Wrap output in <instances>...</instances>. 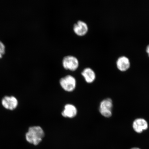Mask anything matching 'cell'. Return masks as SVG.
<instances>
[{"label": "cell", "instance_id": "obj_1", "mask_svg": "<svg viewBox=\"0 0 149 149\" xmlns=\"http://www.w3.org/2000/svg\"><path fill=\"white\" fill-rule=\"evenodd\" d=\"M45 136L43 130L39 126L31 127L26 134L27 141L31 144L37 145L41 142Z\"/></svg>", "mask_w": 149, "mask_h": 149}, {"label": "cell", "instance_id": "obj_2", "mask_svg": "<svg viewBox=\"0 0 149 149\" xmlns=\"http://www.w3.org/2000/svg\"><path fill=\"white\" fill-rule=\"evenodd\" d=\"M59 83L61 87L66 92H72L76 88V80L73 76L69 74L61 78Z\"/></svg>", "mask_w": 149, "mask_h": 149}, {"label": "cell", "instance_id": "obj_3", "mask_svg": "<svg viewBox=\"0 0 149 149\" xmlns=\"http://www.w3.org/2000/svg\"><path fill=\"white\" fill-rule=\"evenodd\" d=\"M113 102L111 98L104 100L100 102L99 111L102 116L109 118L112 114Z\"/></svg>", "mask_w": 149, "mask_h": 149}, {"label": "cell", "instance_id": "obj_4", "mask_svg": "<svg viewBox=\"0 0 149 149\" xmlns=\"http://www.w3.org/2000/svg\"><path fill=\"white\" fill-rule=\"evenodd\" d=\"M62 64L65 69L74 71L79 67V63L77 57L74 56L68 55L63 58Z\"/></svg>", "mask_w": 149, "mask_h": 149}, {"label": "cell", "instance_id": "obj_5", "mask_svg": "<svg viewBox=\"0 0 149 149\" xmlns=\"http://www.w3.org/2000/svg\"><path fill=\"white\" fill-rule=\"evenodd\" d=\"M2 105L5 109L9 110H14L17 107L18 101L13 96H6L2 100Z\"/></svg>", "mask_w": 149, "mask_h": 149}, {"label": "cell", "instance_id": "obj_6", "mask_svg": "<svg viewBox=\"0 0 149 149\" xmlns=\"http://www.w3.org/2000/svg\"><path fill=\"white\" fill-rule=\"evenodd\" d=\"M88 25L85 22L79 20L73 26V31L74 33L79 36H83L88 32Z\"/></svg>", "mask_w": 149, "mask_h": 149}, {"label": "cell", "instance_id": "obj_7", "mask_svg": "<svg viewBox=\"0 0 149 149\" xmlns=\"http://www.w3.org/2000/svg\"><path fill=\"white\" fill-rule=\"evenodd\" d=\"M133 127L135 132L140 133L148 129V124L146 120L144 119L137 118L134 121Z\"/></svg>", "mask_w": 149, "mask_h": 149}, {"label": "cell", "instance_id": "obj_8", "mask_svg": "<svg viewBox=\"0 0 149 149\" xmlns=\"http://www.w3.org/2000/svg\"><path fill=\"white\" fill-rule=\"evenodd\" d=\"M77 113V109L75 106L72 104H68L65 106L61 115L66 118H71L76 116Z\"/></svg>", "mask_w": 149, "mask_h": 149}, {"label": "cell", "instance_id": "obj_9", "mask_svg": "<svg viewBox=\"0 0 149 149\" xmlns=\"http://www.w3.org/2000/svg\"><path fill=\"white\" fill-rule=\"evenodd\" d=\"M81 74L87 83L93 82L96 79V74L94 71L91 68H85L82 72Z\"/></svg>", "mask_w": 149, "mask_h": 149}, {"label": "cell", "instance_id": "obj_10", "mask_svg": "<svg viewBox=\"0 0 149 149\" xmlns=\"http://www.w3.org/2000/svg\"><path fill=\"white\" fill-rule=\"evenodd\" d=\"M117 66L119 70L125 71L129 68L130 65L129 59L125 56L119 58L117 61Z\"/></svg>", "mask_w": 149, "mask_h": 149}, {"label": "cell", "instance_id": "obj_11", "mask_svg": "<svg viewBox=\"0 0 149 149\" xmlns=\"http://www.w3.org/2000/svg\"><path fill=\"white\" fill-rule=\"evenodd\" d=\"M5 47L4 45L0 41V59L2 58L3 55L5 53Z\"/></svg>", "mask_w": 149, "mask_h": 149}, {"label": "cell", "instance_id": "obj_12", "mask_svg": "<svg viewBox=\"0 0 149 149\" xmlns=\"http://www.w3.org/2000/svg\"><path fill=\"white\" fill-rule=\"evenodd\" d=\"M146 51L147 52V53H148V55L149 56V44L147 47Z\"/></svg>", "mask_w": 149, "mask_h": 149}, {"label": "cell", "instance_id": "obj_13", "mask_svg": "<svg viewBox=\"0 0 149 149\" xmlns=\"http://www.w3.org/2000/svg\"><path fill=\"white\" fill-rule=\"evenodd\" d=\"M131 149H139V148H132Z\"/></svg>", "mask_w": 149, "mask_h": 149}]
</instances>
